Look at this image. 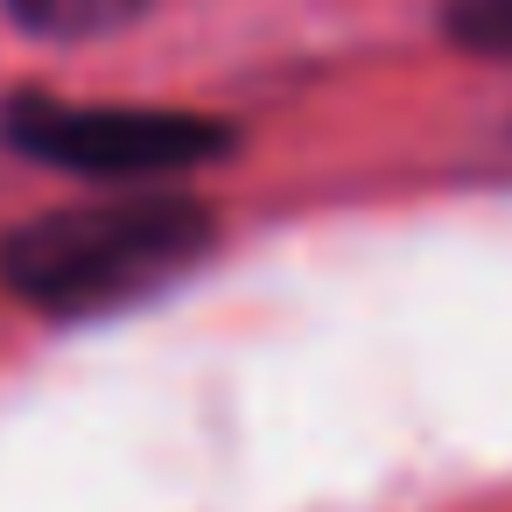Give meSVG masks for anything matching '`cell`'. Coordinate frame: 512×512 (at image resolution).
<instances>
[{"mask_svg":"<svg viewBox=\"0 0 512 512\" xmlns=\"http://www.w3.org/2000/svg\"><path fill=\"white\" fill-rule=\"evenodd\" d=\"M15 29L43 36V43H92V36H113L127 22L148 15V0H0Z\"/></svg>","mask_w":512,"mask_h":512,"instance_id":"3","label":"cell"},{"mask_svg":"<svg viewBox=\"0 0 512 512\" xmlns=\"http://www.w3.org/2000/svg\"><path fill=\"white\" fill-rule=\"evenodd\" d=\"M211 239H218L211 211L176 190L64 204L22 218L0 239V288L43 316H99L190 274L211 253Z\"/></svg>","mask_w":512,"mask_h":512,"instance_id":"1","label":"cell"},{"mask_svg":"<svg viewBox=\"0 0 512 512\" xmlns=\"http://www.w3.org/2000/svg\"><path fill=\"white\" fill-rule=\"evenodd\" d=\"M8 141L71 176L155 183V176H183V169H204L211 155H225L232 127H218L204 113H169V106H78V99H50V92H15Z\"/></svg>","mask_w":512,"mask_h":512,"instance_id":"2","label":"cell"},{"mask_svg":"<svg viewBox=\"0 0 512 512\" xmlns=\"http://www.w3.org/2000/svg\"><path fill=\"white\" fill-rule=\"evenodd\" d=\"M449 36L484 57H512V0H449Z\"/></svg>","mask_w":512,"mask_h":512,"instance_id":"4","label":"cell"}]
</instances>
